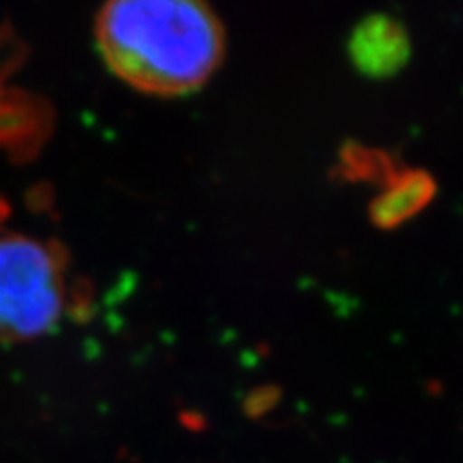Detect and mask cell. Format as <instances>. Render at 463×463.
Here are the masks:
<instances>
[{"label":"cell","instance_id":"cell-1","mask_svg":"<svg viewBox=\"0 0 463 463\" xmlns=\"http://www.w3.org/2000/svg\"><path fill=\"white\" fill-rule=\"evenodd\" d=\"M103 61L148 95H184L215 73L225 52L219 15L198 0H114L95 22Z\"/></svg>","mask_w":463,"mask_h":463},{"label":"cell","instance_id":"cell-4","mask_svg":"<svg viewBox=\"0 0 463 463\" xmlns=\"http://www.w3.org/2000/svg\"><path fill=\"white\" fill-rule=\"evenodd\" d=\"M433 195H436V183L430 172L402 167L372 202L369 219L375 228L395 230L408 219L419 215L433 200Z\"/></svg>","mask_w":463,"mask_h":463},{"label":"cell","instance_id":"cell-3","mask_svg":"<svg viewBox=\"0 0 463 463\" xmlns=\"http://www.w3.org/2000/svg\"><path fill=\"white\" fill-rule=\"evenodd\" d=\"M347 50L358 71L369 78H389L408 62L412 45L402 22L375 14L358 22Z\"/></svg>","mask_w":463,"mask_h":463},{"label":"cell","instance_id":"cell-2","mask_svg":"<svg viewBox=\"0 0 463 463\" xmlns=\"http://www.w3.org/2000/svg\"><path fill=\"white\" fill-rule=\"evenodd\" d=\"M67 309L65 253L31 236H0V341L50 333Z\"/></svg>","mask_w":463,"mask_h":463},{"label":"cell","instance_id":"cell-6","mask_svg":"<svg viewBox=\"0 0 463 463\" xmlns=\"http://www.w3.org/2000/svg\"><path fill=\"white\" fill-rule=\"evenodd\" d=\"M275 402H277V391L273 386H264V389H258L256 392H251V397L247 399V410L251 414H264Z\"/></svg>","mask_w":463,"mask_h":463},{"label":"cell","instance_id":"cell-5","mask_svg":"<svg viewBox=\"0 0 463 463\" xmlns=\"http://www.w3.org/2000/svg\"><path fill=\"white\" fill-rule=\"evenodd\" d=\"M399 170L402 164L392 155L364 144L345 142L339 153L337 174L347 183H372L384 187Z\"/></svg>","mask_w":463,"mask_h":463}]
</instances>
